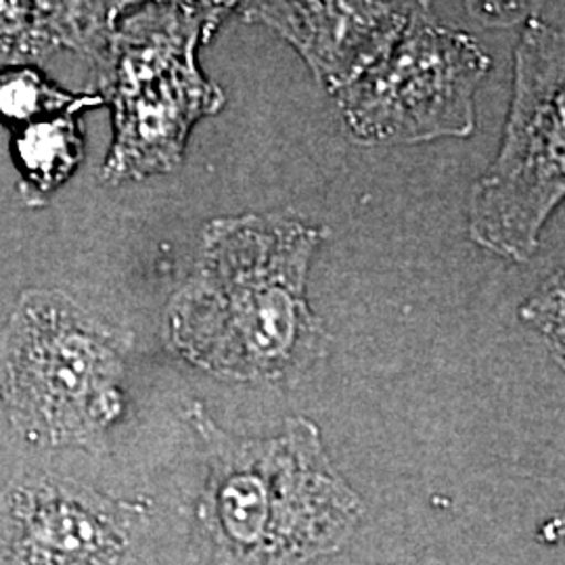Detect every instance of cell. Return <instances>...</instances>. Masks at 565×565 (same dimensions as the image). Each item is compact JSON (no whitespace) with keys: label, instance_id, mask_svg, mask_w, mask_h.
<instances>
[{"label":"cell","instance_id":"1","mask_svg":"<svg viewBox=\"0 0 565 565\" xmlns=\"http://www.w3.org/2000/svg\"><path fill=\"white\" fill-rule=\"evenodd\" d=\"M323 239L321 226L289 212L205 224L198 263L168 306L174 354L224 382H300L329 345L308 302Z\"/></svg>","mask_w":565,"mask_h":565},{"label":"cell","instance_id":"2","mask_svg":"<svg viewBox=\"0 0 565 565\" xmlns=\"http://www.w3.org/2000/svg\"><path fill=\"white\" fill-rule=\"evenodd\" d=\"M186 417L205 459L195 505L216 565H317L342 553L363 524L361 494L333 465L319 425L289 417L268 438H242L202 403Z\"/></svg>","mask_w":565,"mask_h":565},{"label":"cell","instance_id":"3","mask_svg":"<svg viewBox=\"0 0 565 565\" xmlns=\"http://www.w3.org/2000/svg\"><path fill=\"white\" fill-rule=\"evenodd\" d=\"M235 7L147 2L121 15L95 65L97 88L114 109V145L102 170L107 184L172 172L193 126L223 109V90L203 76L198 49Z\"/></svg>","mask_w":565,"mask_h":565},{"label":"cell","instance_id":"4","mask_svg":"<svg viewBox=\"0 0 565 565\" xmlns=\"http://www.w3.org/2000/svg\"><path fill=\"white\" fill-rule=\"evenodd\" d=\"M128 335L57 289H25L0 331V404L23 443L99 450L126 408Z\"/></svg>","mask_w":565,"mask_h":565},{"label":"cell","instance_id":"5","mask_svg":"<svg viewBox=\"0 0 565 565\" xmlns=\"http://www.w3.org/2000/svg\"><path fill=\"white\" fill-rule=\"evenodd\" d=\"M565 202V28L525 21L494 158L467 195V235L488 254L525 264Z\"/></svg>","mask_w":565,"mask_h":565},{"label":"cell","instance_id":"6","mask_svg":"<svg viewBox=\"0 0 565 565\" xmlns=\"http://www.w3.org/2000/svg\"><path fill=\"white\" fill-rule=\"evenodd\" d=\"M490 70L492 60L476 36L445 25L431 4L415 2L384 60L335 99L350 137L361 145L469 139Z\"/></svg>","mask_w":565,"mask_h":565},{"label":"cell","instance_id":"7","mask_svg":"<svg viewBox=\"0 0 565 565\" xmlns=\"http://www.w3.org/2000/svg\"><path fill=\"white\" fill-rule=\"evenodd\" d=\"M149 518L147 501L21 473L0 490V565H126Z\"/></svg>","mask_w":565,"mask_h":565},{"label":"cell","instance_id":"8","mask_svg":"<svg viewBox=\"0 0 565 565\" xmlns=\"http://www.w3.org/2000/svg\"><path fill=\"white\" fill-rule=\"evenodd\" d=\"M415 2H247L242 13L289 42L315 81L338 95L384 60Z\"/></svg>","mask_w":565,"mask_h":565},{"label":"cell","instance_id":"9","mask_svg":"<svg viewBox=\"0 0 565 565\" xmlns=\"http://www.w3.org/2000/svg\"><path fill=\"white\" fill-rule=\"evenodd\" d=\"M128 7L130 2H0V67L30 65L61 49L97 65Z\"/></svg>","mask_w":565,"mask_h":565},{"label":"cell","instance_id":"10","mask_svg":"<svg viewBox=\"0 0 565 565\" xmlns=\"http://www.w3.org/2000/svg\"><path fill=\"white\" fill-rule=\"evenodd\" d=\"M86 109L76 107L13 130L11 153L20 172V193L25 205H44L51 193L81 166L84 156L81 114Z\"/></svg>","mask_w":565,"mask_h":565},{"label":"cell","instance_id":"11","mask_svg":"<svg viewBox=\"0 0 565 565\" xmlns=\"http://www.w3.org/2000/svg\"><path fill=\"white\" fill-rule=\"evenodd\" d=\"M102 95H70L32 65L0 67V124L18 130L76 107H99Z\"/></svg>","mask_w":565,"mask_h":565},{"label":"cell","instance_id":"12","mask_svg":"<svg viewBox=\"0 0 565 565\" xmlns=\"http://www.w3.org/2000/svg\"><path fill=\"white\" fill-rule=\"evenodd\" d=\"M565 310V268L546 277L518 308V317L527 323L541 315Z\"/></svg>","mask_w":565,"mask_h":565},{"label":"cell","instance_id":"13","mask_svg":"<svg viewBox=\"0 0 565 565\" xmlns=\"http://www.w3.org/2000/svg\"><path fill=\"white\" fill-rule=\"evenodd\" d=\"M465 9L476 18V21L490 28H509L515 23H525L532 18L530 4L520 2H469Z\"/></svg>","mask_w":565,"mask_h":565},{"label":"cell","instance_id":"14","mask_svg":"<svg viewBox=\"0 0 565 565\" xmlns=\"http://www.w3.org/2000/svg\"><path fill=\"white\" fill-rule=\"evenodd\" d=\"M525 324L543 338L546 352L565 373V310L541 315Z\"/></svg>","mask_w":565,"mask_h":565},{"label":"cell","instance_id":"15","mask_svg":"<svg viewBox=\"0 0 565 565\" xmlns=\"http://www.w3.org/2000/svg\"><path fill=\"white\" fill-rule=\"evenodd\" d=\"M536 541L546 546L565 543V509L557 511L555 515L546 518L543 524L536 530Z\"/></svg>","mask_w":565,"mask_h":565}]
</instances>
